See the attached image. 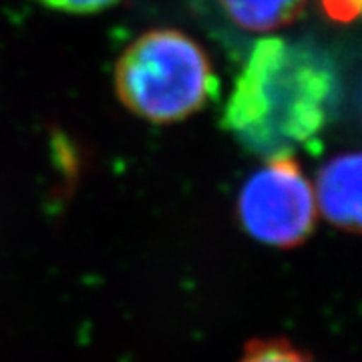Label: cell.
I'll use <instances>...</instances> for the list:
<instances>
[{"label":"cell","instance_id":"obj_1","mask_svg":"<svg viewBox=\"0 0 362 362\" xmlns=\"http://www.w3.org/2000/svg\"><path fill=\"white\" fill-rule=\"evenodd\" d=\"M338 97L340 77L326 52L264 37L233 83L221 123L256 156H294L326 129Z\"/></svg>","mask_w":362,"mask_h":362},{"label":"cell","instance_id":"obj_2","mask_svg":"<svg viewBox=\"0 0 362 362\" xmlns=\"http://www.w3.org/2000/svg\"><path fill=\"white\" fill-rule=\"evenodd\" d=\"M216 89L218 78L207 52L175 28L147 30L115 65L119 101L151 123H177L195 115Z\"/></svg>","mask_w":362,"mask_h":362},{"label":"cell","instance_id":"obj_3","mask_svg":"<svg viewBox=\"0 0 362 362\" xmlns=\"http://www.w3.org/2000/svg\"><path fill=\"white\" fill-rule=\"evenodd\" d=\"M235 211L252 240L278 250L302 246L318 218L312 183L294 156L268 157L242 185Z\"/></svg>","mask_w":362,"mask_h":362},{"label":"cell","instance_id":"obj_4","mask_svg":"<svg viewBox=\"0 0 362 362\" xmlns=\"http://www.w3.org/2000/svg\"><path fill=\"white\" fill-rule=\"evenodd\" d=\"M361 168L358 153H342L324 163L312 183L316 209L338 230H361Z\"/></svg>","mask_w":362,"mask_h":362},{"label":"cell","instance_id":"obj_5","mask_svg":"<svg viewBox=\"0 0 362 362\" xmlns=\"http://www.w3.org/2000/svg\"><path fill=\"white\" fill-rule=\"evenodd\" d=\"M308 0H220L233 25L247 33H274L294 23Z\"/></svg>","mask_w":362,"mask_h":362},{"label":"cell","instance_id":"obj_6","mask_svg":"<svg viewBox=\"0 0 362 362\" xmlns=\"http://www.w3.org/2000/svg\"><path fill=\"white\" fill-rule=\"evenodd\" d=\"M238 362H316L306 350L288 338H254L247 340Z\"/></svg>","mask_w":362,"mask_h":362},{"label":"cell","instance_id":"obj_7","mask_svg":"<svg viewBox=\"0 0 362 362\" xmlns=\"http://www.w3.org/2000/svg\"><path fill=\"white\" fill-rule=\"evenodd\" d=\"M52 11L66 14H93L115 6L119 0H39Z\"/></svg>","mask_w":362,"mask_h":362},{"label":"cell","instance_id":"obj_8","mask_svg":"<svg viewBox=\"0 0 362 362\" xmlns=\"http://www.w3.org/2000/svg\"><path fill=\"white\" fill-rule=\"evenodd\" d=\"M322 4L328 16L338 21H350L361 11V0H322Z\"/></svg>","mask_w":362,"mask_h":362}]
</instances>
